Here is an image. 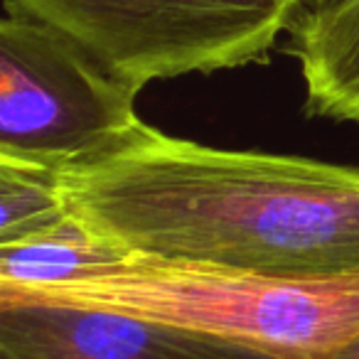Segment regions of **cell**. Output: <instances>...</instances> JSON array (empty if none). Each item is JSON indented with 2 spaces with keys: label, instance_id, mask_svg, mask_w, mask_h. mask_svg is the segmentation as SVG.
I'll return each mask as SVG.
<instances>
[{
  "label": "cell",
  "instance_id": "8",
  "mask_svg": "<svg viewBox=\"0 0 359 359\" xmlns=\"http://www.w3.org/2000/svg\"><path fill=\"white\" fill-rule=\"evenodd\" d=\"M67 217L60 172L0 158V244L50 229Z\"/></svg>",
  "mask_w": 359,
  "mask_h": 359
},
{
  "label": "cell",
  "instance_id": "7",
  "mask_svg": "<svg viewBox=\"0 0 359 359\" xmlns=\"http://www.w3.org/2000/svg\"><path fill=\"white\" fill-rule=\"evenodd\" d=\"M126 254L128 251L91 234L69 212L65 222L50 229L0 244V303L67 283Z\"/></svg>",
  "mask_w": 359,
  "mask_h": 359
},
{
  "label": "cell",
  "instance_id": "5",
  "mask_svg": "<svg viewBox=\"0 0 359 359\" xmlns=\"http://www.w3.org/2000/svg\"><path fill=\"white\" fill-rule=\"evenodd\" d=\"M0 359H276L224 337L79 305L0 308Z\"/></svg>",
  "mask_w": 359,
  "mask_h": 359
},
{
  "label": "cell",
  "instance_id": "4",
  "mask_svg": "<svg viewBox=\"0 0 359 359\" xmlns=\"http://www.w3.org/2000/svg\"><path fill=\"white\" fill-rule=\"evenodd\" d=\"M133 84L269 62L305 0H13Z\"/></svg>",
  "mask_w": 359,
  "mask_h": 359
},
{
  "label": "cell",
  "instance_id": "1",
  "mask_svg": "<svg viewBox=\"0 0 359 359\" xmlns=\"http://www.w3.org/2000/svg\"><path fill=\"white\" fill-rule=\"evenodd\" d=\"M69 212L128 254L269 273L359 269V165L229 150L143 123L62 170Z\"/></svg>",
  "mask_w": 359,
  "mask_h": 359
},
{
  "label": "cell",
  "instance_id": "6",
  "mask_svg": "<svg viewBox=\"0 0 359 359\" xmlns=\"http://www.w3.org/2000/svg\"><path fill=\"white\" fill-rule=\"evenodd\" d=\"M288 35L305 114L359 126V0H305Z\"/></svg>",
  "mask_w": 359,
  "mask_h": 359
},
{
  "label": "cell",
  "instance_id": "9",
  "mask_svg": "<svg viewBox=\"0 0 359 359\" xmlns=\"http://www.w3.org/2000/svg\"><path fill=\"white\" fill-rule=\"evenodd\" d=\"M332 359H359V337L352 344H347L339 354H334Z\"/></svg>",
  "mask_w": 359,
  "mask_h": 359
},
{
  "label": "cell",
  "instance_id": "3",
  "mask_svg": "<svg viewBox=\"0 0 359 359\" xmlns=\"http://www.w3.org/2000/svg\"><path fill=\"white\" fill-rule=\"evenodd\" d=\"M140 91L69 32L3 0L0 158L55 172L101 158L145 123Z\"/></svg>",
  "mask_w": 359,
  "mask_h": 359
},
{
  "label": "cell",
  "instance_id": "2",
  "mask_svg": "<svg viewBox=\"0 0 359 359\" xmlns=\"http://www.w3.org/2000/svg\"><path fill=\"white\" fill-rule=\"evenodd\" d=\"M32 303L140 315L276 359H332L359 337V269L269 273L126 254L0 308Z\"/></svg>",
  "mask_w": 359,
  "mask_h": 359
}]
</instances>
